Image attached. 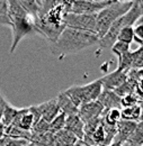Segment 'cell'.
<instances>
[{"instance_id": "obj_1", "label": "cell", "mask_w": 143, "mask_h": 146, "mask_svg": "<svg viewBox=\"0 0 143 146\" xmlns=\"http://www.w3.org/2000/svg\"><path fill=\"white\" fill-rule=\"evenodd\" d=\"M98 37L95 34L64 28L57 39L50 44L52 54L57 58H63L67 55L74 54L97 44Z\"/></svg>"}, {"instance_id": "obj_2", "label": "cell", "mask_w": 143, "mask_h": 146, "mask_svg": "<svg viewBox=\"0 0 143 146\" xmlns=\"http://www.w3.org/2000/svg\"><path fill=\"white\" fill-rule=\"evenodd\" d=\"M8 16L13 31V42L10 47V53L13 54L19 42L26 35L34 32V24L33 18L25 13L18 0H8Z\"/></svg>"}, {"instance_id": "obj_3", "label": "cell", "mask_w": 143, "mask_h": 146, "mask_svg": "<svg viewBox=\"0 0 143 146\" xmlns=\"http://www.w3.org/2000/svg\"><path fill=\"white\" fill-rule=\"evenodd\" d=\"M64 9L62 6V1L60 5L51 9L46 15L37 18L33 21L34 24V32L37 34H41L44 36L50 44L54 43L60 34L65 28L63 25V16H64Z\"/></svg>"}, {"instance_id": "obj_4", "label": "cell", "mask_w": 143, "mask_h": 146, "mask_svg": "<svg viewBox=\"0 0 143 146\" xmlns=\"http://www.w3.org/2000/svg\"><path fill=\"white\" fill-rule=\"evenodd\" d=\"M143 15V2L141 0L133 1L130 10L121 16L117 20H115L109 27L107 33L98 39L97 44L100 48H109L117 42V35L120 31L124 27H133L135 23L142 17Z\"/></svg>"}, {"instance_id": "obj_5", "label": "cell", "mask_w": 143, "mask_h": 146, "mask_svg": "<svg viewBox=\"0 0 143 146\" xmlns=\"http://www.w3.org/2000/svg\"><path fill=\"white\" fill-rule=\"evenodd\" d=\"M116 126H110L102 117L95 118L85 124L81 142L86 146H108L114 141Z\"/></svg>"}, {"instance_id": "obj_6", "label": "cell", "mask_w": 143, "mask_h": 146, "mask_svg": "<svg viewBox=\"0 0 143 146\" xmlns=\"http://www.w3.org/2000/svg\"><path fill=\"white\" fill-rule=\"evenodd\" d=\"M133 1H113L96 15V35L99 38L104 36L112 24L126 14L132 7Z\"/></svg>"}, {"instance_id": "obj_7", "label": "cell", "mask_w": 143, "mask_h": 146, "mask_svg": "<svg viewBox=\"0 0 143 146\" xmlns=\"http://www.w3.org/2000/svg\"><path fill=\"white\" fill-rule=\"evenodd\" d=\"M96 15L97 14H64L63 25L65 28L87 32L96 35Z\"/></svg>"}, {"instance_id": "obj_8", "label": "cell", "mask_w": 143, "mask_h": 146, "mask_svg": "<svg viewBox=\"0 0 143 146\" xmlns=\"http://www.w3.org/2000/svg\"><path fill=\"white\" fill-rule=\"evenodd\" d=\"M113 1H85V0H79V1H71V7H70V13L71 14H86V15H92V14H98L100 10L108 7Z\"/></svg>"}, {"instance_id": "obj_9", "label": "cell", "mask_w": 143, "mask_h": 146, "mask_svg": "<svg viewBox=\"0 0 143 146\" xmlns=\"http://www.w3.org/2000/svg\"><path fill=\"white\" fill-rule=\"evenodd\" d=\"M103 112H104V108L97 100L85 104L78 108V116L84 124L88 123L95 118L100 117L103 115Z\"/></svg>"}, {"instance_id": "obj_10", "label": "cell", "mask_w": 143, "mask_h": 146, "mask_svg": "<svg viewBox=\"0 0 143 146\" xmlns=\"http://www.w3.org/2000/svg\"><path fill=\"white\" fill-rule=\"evenodd\" d=\"M127 79L126 76V72H122L118 70H115L114 72H110L104 75L103 78L99 79L103 89L104 90H110L114 91L116 88H118L122 83H124Z\"/></svg>"}, {"instance_id": "obj_11", "label": "cell", "mask_w": 143, "mask_h": 146, "mask_svg": "<svg viewBox=\"0 0 143 146\" xmlns=\"http://www.w3.org/2000/svg\"><path fill=\"white\" fill-rule=\"evenodd\" d=\"M36 124L35 118L33 116V113L31 112L29 108H21L18 109V112L13 121L11 125L17 126V127L21 128L26 131H31L32 128L34 127V125Z\"/></svg>"}, {"instance_id": "obj_12", "label": "cell", "mask_w": 143, "mask_h": 146, "mask_svg": "<svg viewBox=\"0 0 143 146\" xmlns=\"http://www.w3.org/2000/svg\"><path fill=\"white\" fill-rule=\"evenodd\" d=\"M136 125H138V123H133V121L121 119L116 125V135H115L113 142L114 143L124 144L128 139V137L132 135L134 129L136 128Z\"/></svg>"}, {"instance_id": "obj_13", "label": "cell", "mask_w": 143, "mask_h": 146, "mask_svg": "<svg viewBox=\"0 0 143 146\" xmlns=\"http://www.w3.org/2000/svg\"><path fill=\"white\" fill-rule=\"evenodd\" d=\"M37 107H38L39 113H41V119L45 120L46 123H51L60 113V109H59L55 98L49 100V101H45L41 105H37Z\"/></svg>"}, {"instance_id": "obj_14", "label": "cell", "mask_w": 143, "mask_h": 146, "mask_svg": "<svg viewBox=\"0 0 143 146\" xmlns=\"http://www.w3.org/2000/svg\"><path fill=\"white\" fill-rule=\"evenodd\" d=\"M97 101L103 106L104 110H109V109H122L121 107V98L115 94L114 91L110 90H104L99 94V97L97 98Z\"/></svg>"}, {"instance_id": "obj_15", "label": "cell", "mask_w": 143, "mask_h": 146, "mask_svg": "<svg viewBox=\"0 0 143 146\" xmlns=\"http://www.w3.org/2000/svg\"><path fill=\"white\" fill-rule=\"evenodd\" d=\"M84 128H85V124L81 121L78 115L68 116L65 118L64 129H67L68 131L73 134L79 141H81L84 137Z\"/></svg>"}, {"instance_id": "obj_16", "label": "cell", "mask_w": 143, "mask_h": 146, "mask_svg": "<svg viewBox=\"0 0 143 146\" xmlns=\"http://www.w3.org/2000/svg\"><path fill=\"white\" fill-rule=\"evenodd\" d=\"M55 99H56L60 112L64 113L67 117L72 116V115H78V108L72 104L71 100L64 94V92H60L55 97Z\"/></svg>"}, {"instance_id": "obj_17", "label": "cell", "mask_w": 143, "mask_h": 146, "mask_svg": "<svg viewBox=\"0 0 143 146\" xmlns=\"http://www.w3.org/2000/svg\"><path fill=\"white\" fill-rule=\"evenodd\" d=\"M115 94H117L120 98H123L125 96H128V94H132V93H136L138 96L142 97V87L138 86L135 82L126 79V81L124 83H122L118 88H116L115 90Z\"/></svg>"}, {"instance_id": "obj_18", "label": "cell", "mask_w": 143, "mask_h": 146, "mask_svg": "<svg viewBox=\"0 0 143 146\" xmlns=\"http://www.w3.org/2000/svg\"><path fill=\"white\" fill-rule=\"evenodd\" d=\"M82 89H84V93H85V97H86V101L88 104V102L97 100V98L99 97V94L103 91V86H102V83L98 79V80L92 81L91 83L82 86Z\"/></svg>"}, {"instance_id": "obj_19", "label": "cell", "mask_w": 143, "mask_h": 146, "mask_svg": "<svg viewBox=\"0 0 143 146\" xmlns=\"http://www.w3.org/2000/svg\"><path fill=\"white\" fill-rule=\"evenodd\" d=\"M54 138V146H73L79 139L68 131L67 129H62L53 135Z\"/></svg>"}, {"instance_id": "obj_20", "label": "cell", "mask_w": 143, "mask_h": 146, "mask_svg": "<svg viewBox=\"0 0 143 146\" xmlns=\"http://www.w3.org/2000/svg\"><path fill=\"white\" fill-rule=\"evenodd\" d=\"M121 118L123 120H128L133 123H140L142 121V106L136 105L130 108L121 109Z\"/></svg>"}, {"instance_id": "obj_21", "label": "cell", "mask_w": 143, "mask_h": 146, "mask_svg": "<svg viewBox=\"0 0 143 146\" xmlns=\"http://www.w3.org/2000/svg\"><path fill=\"white\" fill-rule=\"evenodd\" d=\"M5 136L14 138V139H24V141L29 142L31 137H32V133L31 131H26V130L17 127V126L9 125L5 129Z\"/></svg>"}, {"instance_id": "obj_22", "label": "cell", "mask_w": 143, "mask_h": 146, "mask_svg": "<svg viewBox=\"0 0 143 146\" xmlns=\"http://www.w3.org/2000/svg\"><path fill=\"white\" fill-rule=\"evenodd\" d=\"M21 8L25 10V13L33 18V21L37 19L38 17V11H39V8H38V2L37 0H18Z\"/></svg>"}, {"instance_id": "obj_23", "label": "cell", "mask_w": 143, "mask_h": 146, "mask_svg": "<svg viewBox=\"0 0 143 146\" xmlns=\"http://www.w3.org/2000/svg\"><path fill=\"white\" fill-rule=\"evenodd\" d=\"M29 143H33L36 146H54L53 134L47 131L43 135H32Z\"/></svg>"}, {"instance_id": "obj_24", "label": "cell", "mask_w": 143, "mask_h": 146, "mask_svg": "<svg viewBox=\"0 0 143 146\" xmlns=\"http://www.w3.org/2000/svg\"><path fill=\"white\" fill-rule=\"evenodd\" d=\"M17 112H18V108L13 107L11 105L7 104L6 107H5V109H3L1 119H0V121L2 123V125L5 127H8L9 125H11L13 121H14V119H15V117H16V115H17Z\"/></svg>"}, {"instance_id": "obj_25", "label": "cell", "mask_w": 143, "mask_h": 146, "mask_svg": "<svg viewBox=\"0 0 143 146\" xmlns=\"http://www.w3.org/2000/svg\"><path fill=\"white\" fill-rule=\"evenodd\" d=\"M100 117L104 119V121L106 124L110 125V126H116L117 123L122 119L121 118V109L114 108V109L104 110V112Z\"/></svg>"}, {"instance_id": "obj_26", "label": "cell", "mask_w": 143, "mask_h": 146, "mask_svg": "<svg viewBox=\"0 0 143 146\" xmlns=\"http://www.w3.org/2000/svg\"><path fill=\"white\" fill-rule=\"evenodd\" d=\"M125 143H130L133 145L142 146L143 144V123L140 121L138 123L136 128L134 129V131L132 133V135L128 137V139L126 141Z\"/></svg>"}, {"instance_id": "obj_27", "label": "cell", "mask_w": 143, "mask_h": 146, "mask_svg": "<svg viewBox=\"0 0 143 146\" xmlns=\"http://www.w3.org/2000/svg\"><path fill=\"white\" fill-rule=\"evenodd\" d=\"M65 118L67 116L62 112H60L51 123H49V131L52 133V134H55L62 129H64V125H65Z\"/></svg>"}, {"instance_id": "obj_28", "label": "cell", "mask_w": 143, "mask_h": 146, "mask_svg": "<svg viewBox=\"0 0 143 146\" xmlns=\"http://www.w3.org/2000/svg\"><path fill=\"white\" fill-rule=\"evenodd\" d=\"M141 104H142V97L138 96L136 93H132V94H128V96L121 98V107H122V109L123 108H130V107H133V106H136V105H141Z\"/></svg>"}, {"instance_id": "obj_29", "label": "cell", "mask_w": 143, "mask_h": 146, "mask_svg": "<svg viewBox=\"0 0 143 146\" xmlns=\"http://www.w3.org/2000/svg\"><path fill=\"white\" fill-rule=\"evenodd\" d=\"M118 60V65H117V69L118 71H122V72H127L128 70H131V66H132V53L131 51L125 53L124 55H122Z\"/></svg>"}, {"instance_id": "obj_30", "label": "cell", "mask_w": 143, "mask_h": 146, "mask_svg": "<svg viewBox=\"0 0 143 146\" xmlns=\"http://www.w3.org/2000/svg\"><path fill=\"white\" fill-rule=\"evenodd\" d=\"M132 53V66L131 69L134 70H142L143 66V48L142 46H139L138 50H135Z\"/></svg>"}, {"instance_id": "obj_31", "label": "cell", "mask_w": 143, "mask_h": 146, "mask_svg": "<svg viewBox=\"0 0 143 146\" xmlns=\"http://www.w3.org/2000/svg\"><path fill=\"white\" fill-rule=\"evenodd\" d=\"M133 37H134L133 27H124L120 31L117 35V42H122V43L130 45L133 42Z\"/></svg>"}, {"instance_id": "obj_32", "label": "cell", "mask_w": 143, "mask_h": 146, "mask_svg": "<svg viewBox=\"0 0 143 146\" xmlns=\"http://www.w3.org/2000/svg\"><path fill=\"white\" fill-rule=\"evenodd\" d=\"M0 25L3 26H11L9 16H8V1L0 0Z\"/></svg>"}, {"instance_id": "obj_33", "label": "cell", "mask_w": 143, "mask_h": 146, "mask_svg": "<svg viewBox=\"0 0 143 146\" xmlns=\"http://www.w3.org/2000/svg\"><path fill=\"white\" fill-rule=\"evenodd\" d=\"M112 52L117 56V58H120L122 55H124L125 53L130 52V45L122 43V42H116L112 47H110Z\"/></svg>"}, {"instance_id": "obj_34", "label": "cell", "mask_w": 143, "mask_h": 146, "mask_svg": "<svg viewBox=\"0 0 143 146\" xmlns=\"http://www.w3.org/2000/svg\"><path fill=\"white\" fill-rule=\"evenodd\" d=\"M142 74H143V70H134V69H131L126 72V76L128 80L135 82L138 86L142 87Z\"/></svg>"}, {"instance_id": "obj_35", "label": "cell", "mask_w": 143, "mask_h": 146, "mask_svg": "<svg viewBox=\"0 0 143 146\" xmlns=\"http://www.w3.org/2000/svg\"><path fill=\"white\" fill-rule=\"evenodd\" d=\"M47 131H49V123H46L43 119H39L31 130L32 135H43Z\"/></svg>"}, {"instance_id": "obj_36", "label": "cell", "mask_w": 143, "mask_h": 146, "mask_svg": "<svg viewBox=\"0 0 143 146\" xmlns=\"http://www.w3.org/2000/svg\"><path fill=\"white\" fill-rule=\"evenodd\" d=\"M28 142L24 141V139H14L10 137L5 136L1 141H0V145L1 146H24L26 145Z\"/></svg>"}, {"instance_id": "obj_37", "label": "cell", "mask_w": 143, "mask_h": 146, "mask_svg": "<svg viewBox=\"0 0 143 146\" xmlns=\"http://www.w3.org/2000/svg\"><path fill=\"white\" fill-rule=\"evenodd\" d=\"M133 33H134V37L133 39L140 45L142 46L143 44V24L140 23L136 26H133Z\"/></svg>"}, {"instance_id": "obj_38", "label": "cell", "mask_w": 143, "mask_h": 146, "mask_svg": "<svg viewBox=\"0 0 143 146\" xmlns=\"http://www.w3.org/2000/svg\"><path fill=\"white\" fill-rule=\"evenodd\" d=\"M8 102L3 99V97L0 94V119H1V116H2V112H3V109H5V107H6V105H7Z\"/></svg>"}, {"instance_id": "obj_39", "label": "cell", "mask_w": 143, "mask_h": 146, "mask_svg": "<svg viewBox=\"0 0 143 146\" xmlns=\"http://www.w3.org/2000/svg\"><path fill=\"white\" fill-rule=\"evenodd\" d=\"M5 129H6V127L2 125V123L0 121V141L5 137Z\"/></svg>"}, {"instance_id": "obj_40", "label": "cell", "mask_w": 143, "mask_h": 146, "mask_svg": "<svg viewBox=\"0 0 143 146\" xmlns=\"http://www.w3.org/2000/svg\"><path fill=\"white\" fill-rule=\"evenodd\" d=\"M73 146H86V145H85V144H84L81 141H78V142H77V143H76Z\"/></svg>"}, {"instance_id": "obj_41", "label": "cell", "mask_w": 143, "mask_h": 146, "mask_svg": "<svg viewBox=\"0 0 143 146\" xmlns=\"http://www.w3.org/2000/svg\"><path fill=\"white\" fill-rule=\"evenodd\" d=\"M108 146H122V144H120V143H114V142H113L110 145H108Z\"/></svg>"}, {"instance_id": "obj_42", "label": "cell", "mask_w": 143, "mask_h": 146, "mask_svg": "<svg viewBox=\"0 0 143 146\" xmlns=\"http://www.w3.org/2000/svg\"><path fill=\"white\" fill-rule=\"evenodd\" d=\"M122 146H138V145H133V144H130V143H124V144H122Z\"/></svg>"}, {"instance_id": "obj_43", "label": "cell", "mask_w": 143, "mask_h": 146, "mask_svg": "<svg viewBox=\"0 0 143 146\" xmlns=\"http://www.w3.org/2000/svg\"><path fill=\"white\" fill-rule=\"evenodd\" d=\"M24 146H36V145H34L33 143H29V142H28V143H27L26 145H24Z\"/></svg>"}, {"instance_id": "obj_44", "label": "cell", "mask_w": 143, "mask_h": 146, "mask_svg": "<svg viewBox=\"0 0 143 146\" xmlns=\"http://www.w3.org/2000/svg\"><path fill=\"white\" fill-rule=\"evenodd\" d=\"M0 146H1V145H0Z\"/></svg>"}]
</instances>
